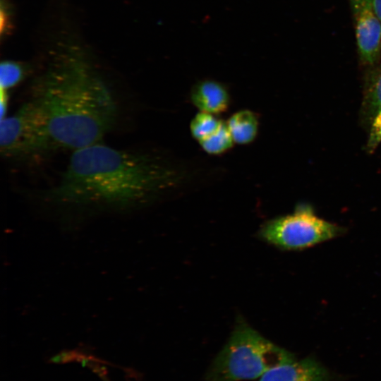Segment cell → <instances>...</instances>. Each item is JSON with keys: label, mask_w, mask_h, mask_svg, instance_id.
I'll list each match as a JSON object with an SVG mask.
<instances>
[{"label": "cell", "mask_w": 381, "mask_h": 381, "mask_svg": "<svg viewBox=\"0 0 381 381\" xmlns=\"http://www.w3.org/2000/svg\"><path fill=\"white\" fill-rule=\"evenodd\" d=\"M196 169L164 154L99 142L74 150L48 193L65 203L131 206L186 186L198 176Z\"/></svg>", "instance_id": "obj_1"}, {"label": "cell", "mask_w": 381, "mask_h": 381, "mask_svg": "<svg viewBox=\"0 0 381 381\" xmlns=\"http://www.w3.org/2000/svg\"><path fill=\"white\" fill-rule=\"evenodd\" d=\"M31 98L46 115L56 149L74 151L99 143L118 118L111 90L92 65L75 53L50 65L35 84Z\"/></svg>", "instance_id": "obj_2"}, {"label": "cell", "mask_w": 381, "mask_h": 381, "mask_svg": "<svg viewBox=\"0 0 381 381\" xmlns=\"http://www.w3.org/2000/svg\"><path fill=\"white\" fill-rule=\"evenodd\" d=\"M294 361V356L272 343L246 322L238 321L226 344L211 363L207 381H240L261 377Z\"/></svg>", "instance_id": "obj_3"}, {"label": "cell", "mask_w": 381, "mask_h": 381, "mask_svg": "<svg viewBox=\"0 0 381 381\" xmlns=\"http://www.w3.org/2000/svg\"><path fill=\"white\" fill-rule=\"evenodd\" d=\"M0 149L8 159L25 160L56 149L47 119L32 98L11 116L1 119Z\"/></svg>", "instance_id": "obj_4"}, {"label": "cell", "mask_w": 381, "mask_h": 381, "mask_svg": "<svg viewBox=\"0 0 381 381\" xmlns=\"http://www.w3.org/2000/svg\"><path fill=\"white\" fill-rule=\"evenodd\" d=\"M344 229L319 217L312 208L298 206L295 211L265 222L260 236L284 250H301L341 235Z\"/></svg>", "instance_id": "obj_5"}, {"label": "cell", "mask_w": 381, "mask_h": 381, "mask_svg": "<svg viewBox=\"0 0 381 381\" xmlns=\"http://www.w3.org/2000/svg\"><path fill=\"white\" fill-rule=\"evenodd\" d=\"M358 52L362 62L373 64L381 52V20L374 0H349Z\"/></svg>", "instance_id": "obj_6"}, {"label": "cell", "mask_w": 381, "mask_h": 381, "mask_svg": "<svg viewBox=\"0 0 381 381\" xmlns=\"http://www.w3.org/2000/svg\"><path fill=\"white\" fill-rule=\"evenodd\" d=\"M192 104L200 112L219 116L230 107L231 97L226 87L214 80H202L192 86L189 94Z\"/></svg>", "instance_id": "obj_7"}, {"label": "cell", "mask_w": 381, "mask_h": 381, "mask_svg": "<svg viewBox=\"0 0 381 381\" xmlns=\"http://www.w3.org/2000/svg\"><path fill=\"white\" fill-rule=\"evenodd\" d=\"M328 371L311 358L293 361L265 373L259 381H329Z\"/></svg>", "instance_id": "obj_8"}, {"label": "cell", "mask_w": 381, "mask_h": 381, "mask_svg": "<svg viewBox=\"0 0 381 381\" xmlns=\"http://www.w3.org/2000/svg\"><path fill=\"white\" fill-rule=\"evenodd\" d=\"M368 138L367 148L373 152L381 143V64L375 73L368 93Z\"/></svg>", "instance_id": "obj_9"}, {"label": "cell", "mask_w": 381, "mask_h": 381, "mask_svg": "<svg viewBox=\"0 0 381 381\" xmlns=\"http://www.w3.org/2000/svg\"><path fill=\"white\" fill-rule=\"evenodd\" d=\"M226 123L235 144H250L258 135L260 120L258 115L252 110H238L232 114Z\"/></svg>", "instance_id": "obj_10"}, {"label": "cell", "mask_w": 381, "mask_h": 381, "mask_svg": "<svg viewBox=\"0 0 381 381\" xmlns=\"http://www.w3.org/2000/svg\"><path fill=\"white\" fill-rule=\"evenodd\" d=\"M225 123L218 116L198 111L191 119L189 130L198 143L214 134Z\"/></svg>", "instance_id": "obj_11"}, {"label": "cell", "mask_w": 381, "mask_h": 381, "mask_svg": "<svg viewBox=\"0 0 381 381\" xmlns=\"http://www.w3.org/2000/svg\"><path fill=\"white\" fill-rule=\"evenodd\" d=\"M234 144L226 121L214 134L198 143L202 150L210 155L224 154L231 150Z\"/></svg>", "instance_id": "obj_12"}, {"label": "cell", "mask_w": 381, "mask_h": 381, "mask_svg": "<svg viewBox=\"0 0 381 381\" xmlns=\"http://www.w3.org/2000/svg\"><path fill=\"white\" fill-rule=\"evenodd\" d=\"M26 68L19 62L4 61L0 65V87L6 92L17 85L25 77Z\"/></svg>", "instance_id": "obj_13"}, {"label": "cell", "mask_w": 381, "mask_h": 381, "mask_svg": "<svg viewBox=\"0 0 381 381\" xmlns=\"http://www.w3.org/2000/svg\"><path fill=\"white\" fill-rule=\"evenodd\" d=\"M375 10L381 20V0H374Z\"/></svg>", "instance_id": "obj_14"}]
</instances>
